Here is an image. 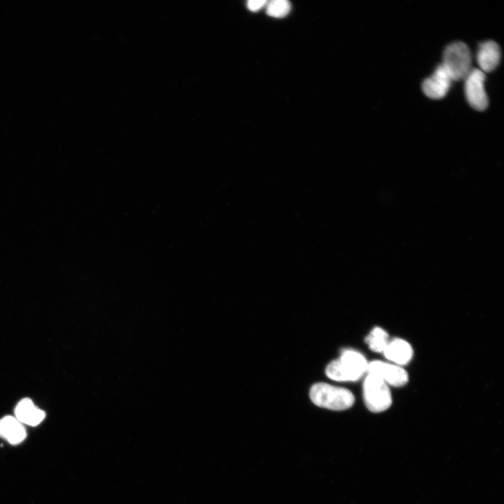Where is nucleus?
Returning a JSON list of instances; mask_svg holds the SVG:
<instances>
[{
  "instance_id": "1",
  "label": "nucleus",
  "mask_w": 504,
  "mask_h": 504,
  "mask_svg": "<svg viewBox=\"0 0 504 504\" xmlns=\"http://www.w3.org/2000/svg\"><path fill=\"white\" fill-rule=\"evenodd\" d=\"M368 365L362 354L353 349H345L338 358L327 365L326 374L335 381H356L367 372Z\"/></svg>"
},
{
  "instance_id": "2",
  "label": "nucleus",
  "mask_w": 504,
  "mask_h": 504,
  "mask_svg": "<svg viewBox=\"0 0 504 504\" xmlns=\"http://www.w3.org/2000/svg\"><path fill=\"white\" fill-rule=\"evenodd\" d=\"M309 397L316 406L334 411L349 409L355 402L354 396L349 389L324 382L312 385Z\"/></svg>"
},
{
  "instance_id": "3",
  "label": "nucleus",
  "mask_w": 504,
  "mask_h": 504,
  "mask_svg": "<svg viewBox=\"0 0 504 504\" xmlns=\"http://www.w3.org/2000/svg\"><path fill=\"white\" fill-rule=\"evenodd\" d=\"M441 64L451 80H464L472 68V57L469 48L463 42H454L448 45L443 52Z\"/></svg>"
},
{
  "instance_id": "4",
  "label": "nucleus",
  "mask_w": 504,
  "mask_h": 504,
  "mask_svg": "<svg viewBox=\"0 0 504 504\" xmlns=\"http://www.w3.org/2000/svg\"><path fill=\"white\" fill-rule=\"evenodd\" d=\"M363 393L365 404L372 412H382L392 404V396L388 386L374 374L367 373L363 382Z\"/></svg>"
},
{
  "instance_id": "5",
  "label": "nucleus",
  "mask_w": 504,
  "mask_h": 504,
  "mask_svg": "<svg viewBox=\"0 0 504 504\" xmlns=\"http://www.w3.org/2000/svg\"><path fill=\"white\" fill-rule=\"evenodd\" d=\"M485 74L472 68L464 79L465 94L469 104L475 110L484 111L488 106V97L484 88Z\"/></svg>"
},
{
  "instance_id": "6",
  "label": "nucleus",
  "mask_w": 504,
  "mask_h": 504,
  "mask_svg": "<svg viewBox=\"0 0 504 504\" xmlns=\"http://www.w3.org/2000/svg\"><path fill=\"white\" fill-rule=\"evenodd\" d=\"M366 372L374 374L387 385L396 387L405 385L409 380L407 372L401 366L382 360L369 363Z\"/></svg>"
},
{
  "instance_id": "7",
  "label": "nucleus",
  "mask_w": 504,
  "mask_h": 504,
  "mask_svg": "<svg viewBox=\"0 0 504 504\" xmlns=\"http://www.w3.org/2000/svg\"><path fill=\"white\" fill-rule=\"evenodd\" d=\"M452 81L447 71L440 64L430 77L424 80L422 90L429 98L440 99L447 94Z\"/></svg>"
},
{
  "instance_id": "8",
  "label": "nucleus",
  "mask_w": 504,
  "mask_h": 504,
  "mask_svg": "<svg viewBox=\"0 0 504 504\" xmlns=\"http://www.w3.org/2000/svg\"><path fill=\"white\" fill-rule=\"evenodd\" d=\"M476 58L479 67V69L482 72L485 74L493 71L498 65L500 59L499 46L493 41L481 43L479 45Z\"/></svg>"
},
{
  "instance_id": "9",
  "label": "nucleus",
  "mask_w": 504,
  "mask_h": 504,
  "mask_svg": "<svg viewBox=\"0 0 504 504\" xmlns=\"http://www.w3.org/2000/svg\"><path fill=\"white\" fill-rule=\"evenodd\" d=\"M383 354L388 360L401 366L407 364L411 360L413 356V349L407 341L400 338H395L388 342Z\"/></svg>"
},
{
  "instance_id": "10",
  "label": "nucleus",
  "mask_w": 504,
  "mask_h": 504,
  "mask_svg": "<svg viewBox=\"0 0 504 504\" xmlns=\"http://www.w3.org/2000/svg\"><path fill=\"white\" fill-rule=\"evenodd\" d=\"M15 418L22 424L29 426L39 424L45 418V412L36 407L29 398L18 402L15 409Z\"/></svg>"
},
{
  "instance_id": "11",
  "label": "nucleus",
  "mask_w": 504,
  "mask_h": 504,
  "mask_svg": "<svg viewBox=\"0 0 504 504\" xmlns=\"http://www.w3.org/2000/svg\"><path fill=\"white\" fill-rule=\"evenodd\" d=\"M0 435L10 443L16 444L26 438V431L16 418L6 416L0 420Z\"/></svg>"
},
{
  "instance_id": "12",
  "label": "nucleus",
  "mask_w": 504,
  "mask_h": 504,
  "mask_svg": "<svg viewBox=\"0 0 504 504\" xmlns=\"http://www.w3.org/2000/svg\"><path fill=\"white\" fill-rule=\"evenodd\" d=\"M370 349L377 353H383L389 340L388 333L380 327L374 328L365 339Z\"/></svg>"
},
{
  "instance_id": "13",
  "label": "nucleus",
  "mask_w": 504,
  "mask_h": 504,
  "mask_svg": "<svg viewBox=\"0 0 504 504\" xmlns=\"http://www.w3.org/2000/svg\"><path fill=\"white\" fill-rule=\"evenodd\" d=\"M290 4L286 0H272L267 4L266 12L270 16L282 18L290 10Z\"/></svg>"
},
{
  "instance_id": "14",
  "label": "nucleus",
  "mask_w": 504,
  "mask_h": 504,
  "mask_svg": "<svg viewBox=\"0 0 504 504\" xmlns=\"http://www.w3.org/2000/svg\"><path fill=\"white\" fill-rule=\"evenodd\" d=\"M267 3L265 0H250L246 6L251 11H257L262 8Z\"/></svg>"
}]
</instances>
